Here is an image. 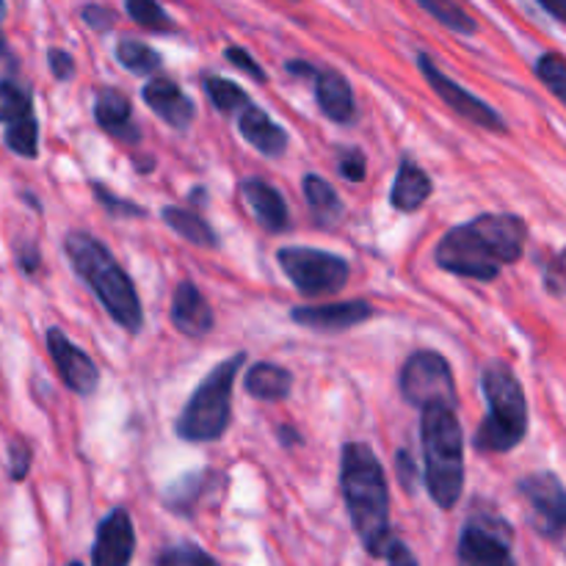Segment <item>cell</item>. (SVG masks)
<instances>
[{"instance_id": "5bb4252c", "label": "cell", "mask_w": 566, "mask_h": 566, "mask_svg": "<svg viewBox=\"0 0 566 566\" xmlns=\"http://www.w3.org/2000/svg\"><path fill=\"white\" fill-rule=\"evenodd\" d=\"M298 326H307L315 332H346L359 326L363 321L374 318V307L363 298L357 302H337V304H304L291 313Z\"/></svg>"}, {"instance_id": "4dcf8cb0", "label": "cell", "mask_w": 566, "mask_h": 566, "mask_svg": "<svg viewBox=\"0 0 566 566\" xmlns=\"http://www.w3.org/2000/svg\"><path fill=\"white\" fill-rule=\"evenodd\" d=\"M536 75L539 81L551 88V94H556L558 99L566 105V59L558 53H545L536 61Z\"/></svg>"}, {"instance_id": "484cf974", "label": "cell", "mask_w": 566, "mask_h": 566, "mask_svg": "<svg viewBox=\"0 0 566 566\" xmlns=\"http://www.w3.org/2000/svg\"><path fill=\"white\" fill-rule=\"evenodd\" d=\"M116 61L122 70L133 72V75H153L160 70V53L149 44L138 42V39H119L116 44Z\"/></svg>"}, {"instance_id": "f546056e", "label": "cell", "mask_w": 566, "mask_h": 566, "mask_svg": "<svg viewBox=\"0 0 566 566\" xmlns=\"http://www.w3.org/2000/svg\"><path fill=\"white\" fill-rule=\"evenodd\" d=\"M6 147L11 149L20 158H36L39 155V122L36 116H28V119L11 122L6 125V136H3Z\"/></svg>"}, {"instance_id": "83f0119b", "label": "cell", "mask_w": 566, "mask_h": 566, "mask_svg": "<svg viewBox=\"0 0 566 566\" xmlns=\"http://www.w3.org/2000/svg\"><path fill=\"white\" fill-rule=\"evenodd\" d=\"M28 116H33L31 92L14 81H0V122L11 125V122L28 119Z\"/></svg>"}, {"instance_id": "e575fe53", "label": "cell", "mask_w": 566, "mask_h": 566, "mask_svg": "<svg viewBox=\"0 0 566 566\" xmlns=\"http://www.w3.org/2000/svg\"><path fill=\"white\" fill-rule=\"evenodd\" d=\"M224 55H227V61H230V64H235L238 70L247 72V75L252 77V81H258V83L269 81V72H265L263 66H260L258 61L252 59V55H249V50H243V48H227Z\"/></svg>"}, {"instance_id": "7a4b0ae2", "label": "cell", "mask_w": 566, "mask_h": 566, "mask_svg": "<svg viewBox=\"0 0 566 566\" xmlns=\"http://www.w3.org/2000/svg\"><path fill=\"white\" fill-rule=\"evenodd\" d=\"M340 486L348 517L365 551L376 558H387L392 536L390 531V492L387 475L374 448L365 442H346L340 459Z\"/></svg>"}, {"instance_id": "ba28073f", "label": "cell", "mask_w": 566, "mask_h": 566, "mask_svg": "<svg viewBox=\"0 0 566 566\" xmlns=\"http://www.w3.org/2000/svg\"><path fill=\"white\" fill-rule=\"evenodd\" d=\"M398 387H401L403 401L418 409L429 407V403H448L453 409L459 407L451 365L437 352H415L403 363Z\"/></svg>"}, {"instance_id": "8d00e7d4", "label": "cell", "mask_w": 566, "mask_h": 566, "mask_svg": "<svg viewBox=\"0 0 566 566\" xmlns=\"http://www.w3.org/2000/svg\"><path fill=\"white\" fill-rule=\"evenodd\" d=\"M81 17H83V22H86L88 28H94V31H99V33L111 31V28H114V22H116L114 11H111L108 6H99V3L83 6Z\"/></svg>"}, {"instance_id": "74e56055", "label": "cell", "mask_w": 566, "mask_h": 566, "mask_svg": "<svg viewBox=\"0 0 566 566\" xmlns=\"http://www.w3.org/2000/svg\"><path fill=\"white\" fill-rule=\"evenodd\" d=\"M48 64H50V72H53L55 81L66 83L75 77V61H72V55L66 53V50L61 48H53L48 53Z\"/></svg>"}, {"instance_id": "d6986e66", "label": "cell", "mask_w": 566, "mask_h": 566, "mask_svg": "<svg viewBox=\"0 0 566 566\" xmlns=\"http://www.w3.org/2000/svg\"><path fill=\"white\" fill-rule=\"evenodd\" d=\"M94 119L103 127L108 136L119 138L122 144H138L142 133L133 125V108L130 99L119 92V88H103L94 99Z\"/></svg>"}, {"instance_id": "6da1fadb", "label": "cell", "mask_w": 566, "mask_h": 566, "mask_svg": "<svg viewBox=\"0 0 566 566\" xmlns=\"http://www.w3.org/2000/svg\"><path fill=\"white\" fill-rule=\"evenodd\" d=\"M528 224L514 213H481L457 224L434 249L437 269L453 276L492 282L525 252Z\"/></svg>"}, {"instance_id": "4fadbf2b", "label": "cell", "mask_w": 566, "mask_h": 566, "mask_svg": "<svg viewBox=\"0 0 566 566\" xmlns=\"http://www.w3.org/2000/svg\"><path fill=\"white\" fill-rule=\"evenodd\" d=\"M136 553V531L125 509H114L99 523L92 547V566H130Z\"/></svg>"}, {"instance_id": "7bdbcfd3", "label": "cell", "mask_w": 566, "mask_h": 566, "mask_svg": "<svg viewBox=\"0 0 566 566\" xmlns=\"http://www.w3.org/2000/svg\"><path fill=\"white\" fill-rule=\"evenodd\" d=\"M536 3H539L547 14L556 17L558 22H564L566 25V0H536Z\"/></svg>"}, {"instance_id": "ab89813d", "label": "cell", "mask_w": 566, "mask_h": 566, "mask_svg": "<svg viewBox=\"0 0 566 566\" xmlns=\"http://www.w3.org/2000/svg\"><path fill=\"white\" fill-rule=\"evenodd\" d=\"M547 287L553 293H566V249L547 265Z\"/></svg>"}, {"instance_id": "5b68a950", "label": "cell", "mask_w": 566, "mask_h": 566, "mask_svg": "<svg viewBox=\"0 0 566 566\" xmlns=\"http://www.w3.org/2000/svg\"><path fill=\"white\" fill-rule=\"evenodd\" d=\"M481 390L486 398V418L473 437L479 453H509L528 434V401L520 379L506 363L492 359L481 370Z\"/></svg>"}, {"instance_id": "f35d334b", "label": "cell", "mask_w": 566, "mask_h": 566, "mask_svg": "<svg viewBox=\"0 0 566 566\" xmlns=\"http://www.w3.org/2000/svg\"><path fill=\"white\" fill-rule=\"evenodd\" d=\"M396 468H398V481H401L403 490H407L409 495H412V492H415V481H418V464L412 462L409 451H398Z\"/></svg>"}, {"instance_id": "60d3db41", "label": "cell", "mask_w": 566, "mask_h": 566, "mask_svg": "<svg viewBox=\"0 0 566 566\" xmlns=\"http://www.w3.org/2000/svg\"><path fill=\"white\" fill-rule=\"evenodd\" d=\"M387 562H390V566H418V562H415V556L409 553V547L403 545V542H392L390 553H387Z\"/></svg>"}, {"instance_id": "f6af8a7d", "label": "cell", "mask_w": 566, "mask_h": 566, "mask_svg": "<svg viewBox=\"0 0 566 566\" xmlns=\"http://www.w3.org/2000/svg\"><path fill=\"white\" fill-rule=\"evenodd\" d=\"M3 11H6V3H3V0H0V17H3Z\"/></svg>"}, {"instance_id": "277c9868", "label": "cell", "mask_w": 566, "mask_h": 566, "mask_svg": "<svg viewBox=\"0 0 566 566\" xmlns=\"http://www.w3.org/2000/svg\"><path fill=\"white\" fill-rule=\"evenodd\" d=\"M420 442L426 459V490L440 509L451 512L464 490V434L457 409L429 403L420 409Z\"/></svg>"}, {"instance_id": "cb8c5ba5", "label": "cell", "mask_w": 566, "mask_h": 566, "mask_svg": "<svg viewBox=\"0 0 566 566\" xmlns=\"http://www.w3.org/2000/svg\"><path fill=\"white\" fill-rule=\"evenodd\" d=\"M160 219L169 230H175L177 235L186 238L188 243H197L202 249H216L219 247V238H216L213 227L202 219L199 213H191V210H182V208H164L160 210Z\"/></svg>"}, {"instance_id": "ee69618b", "label": "cell", "mask_w": 566, "mask_h": 566, "mask_svg": "<svg viewBox=\"0 0 566 566\" xmlns=\"http://www.w3.org/2000/svg\"><path fill=\"white\" fill-rule=\"evenodd\" d=\"M280 442L285 448H293V446H298V442H302V437H298L296 431L291 429V426H282V429H280Z\"/></svg>"}, {"instance_id": "f1b7e54d", "label": "cell", "mask_w": 566, "mask_h": 566, "mask_svg": "<svg viewBox=\"0 0 566 566\" xmlns=\"http://www.w3.org/2000/svg\"><path fill=\"white\" fill-rule=\"evenodd\" d=\"M205 92H208L210 103L216 105L219 111H224V114H232V111H243L247 108L252 99H249V94L243 92L238 83L227 81V77H205Z\"/></svg>"}, {"instance_id": "52a82bcc", "label": "cell", "mask_w": 566, "mask_h": 566, "mask_svg": "<svg viewBox=\"0 0 566 566\" xmlns=\"http://www.w3.org/2000/svg\"><path fill=\"white\" fill-rule=\"evenodd\" d=\"M276 263L282 274L293 282V287L310 298L343 291L352 274L346 258L313 247H282L276 252Z\"/></svg>"}, {"instance_id": "9a60e30c", "label": "cell", "mask_w": 566, "mask_h": 566, "mask_svg": "<svg viewBox=\"0 0 566 566\" xmlns=\"http://www.w3.org/2000/svg\"><path fill=\"white\" fill-rule=\"evenodd\" d=\"M142 99L149 105V111H155L175 130H188L193 116H197L193 99L169 77H153L149 83H144Z\"/></svg>"}, {"instance_id": "4316f807", "label": "cell", "mask_w": 566, "mask_h": 566, "mask_svg": "<svg viewBox=\"0 0 566 566\" xmlns=\"http://www.w3.org/2000/svg\"><path fill=\"white\" fill-rule=\"evenodd\" d=\"M125 11L136 25L147 28L153 33H171L175 31V20L169 11L158 3V0H125Z\"/></svg>"}, {"instance_id": "836d02e7", "label": "cell", "mask_w": 566, "mask_h": 566, "mask_svg": "<svg viewBox=\"0 0 566 566\" xmlns=\"http://www.w3.org/2000/svg\"><path fill=\"white\" fill-rule=\"evenodd\" d=\"M337 171H340L343 180L363 182L365 171H368V160H365V155L359 149H343L340 160H337Z\"/></svg>"}, {"instance_id": "bcb514c9", "label": "cell", "mask_w": 566, "mask_h": 566, "mask_svg": "<svg viewBox=\"0 0 566 566\" xmlns=\"http://www.w3.org/2000/svg\"><path fill=\"white\" fill-rule=\"evenodd\" d=\"M66 566H83V564H77V562H72V564H66Z\"/></svg>"}, {"instance_id": "603a6c76", "label": "cell", "mask_w": 566, "mask_h": 566, "mask_svg": "<svg viewBox=\"0 0 566 566\" xmlns=\"http://www.w3.org/2000/svg\"><path fill=\"white\" fill-rule=\"evenodd\" d=\"M304 199H307L310 210H313L315 221L321 227H335L343 219L346 208H343V199L337 197L335 188L329 186V180H324L321 175H307L302 180Z\"/></svg>"}, {"instance_id": "44dd1931", "label": "cell", "mask_w": 566, "mask_h": 566, "mask_svg": "<svg viewBox=\"0 0 566 566\" xmlns=\"http://www.w3.org/2000/svg\"><path fill=\"white\" fill-rule=\"evenodd\" d=\"M431 191H434V182L431 177L420 169L415 160L401 158L396 171V182L390 188V205L401 213H415V210L423 208L429 202Z\"/></svg>"}, {"instance_id": "7c38bea8", "label": "cell", "mask_w": 566, "mask_h": 566, "mask_svg": "<svg viewBox=\"0 0 566 566\" xmlns=\"http://www.w3.org/2000/svg\"><path fill=\"white\" fill-rule=\"evenodd\" d=\"M48 352L61 381L77 396H92L99 387V370L83 348H77L59 326L48 329Z\"/></svg>"}, {"instance_id": "e0dca14e", "label": "cell", "mask_w": 566, "mask_h": 566, "mask_svg": "<svg viewBox=\"0 0 566 566\" xmlns=\"http://www.w3.org/2000/svg\"><path fill=\"white\" fill-rule=\"evenodd\" d=\"M313 81L321 114L335 125H352L357 119V97L352 83L337 70H315Z\"/></svg>"}, {"instance_id": "ac0fdd59", "label": "cell", "mask_w": 566, "mask_h": 566, "mask_svg": "<svg viewBox=\"0 0 566 566\" xmlns=\"http://www.w3.org/2000/svg\"><path fill=\"white\" fill-rule=\"evenodd\" d=\"M241 197L247 199L254 219H258V224L265 232L287 230V224H291V219H287V205L271 182L258 180V177H247V180H241Z\"/></svg>"}, {"instance_id": "2e32d148", "label": "cell", "mask_w": 566, "mask_h": 566, "mask_svg": "<svg viewBox=\"0 0 566 566\" xmlns=\"http://www.w3.org/2000/svg\"><path fill=\"white\" fill-rule=\"evenodd\" d=\"M171 324L186 337H205L213 332V310L193 282H180L171 296Z\"/></svg>"}, {"instance_id": "30bf717a", "label": "cell", "mask_w": 566, "mask_h": 566, "mask_svg": "<svg viewBox=\"0 0 566 566\" xmlns=\"http://www.w3.org/2000/svg\"><path fill=\"white\" fill-rule=\"evenodd\" d=\"M520 495L531 512V525L547 539L566 534V486L556 473H534L520 481Z\"/></svg>"}, {"instance_id": "d4e9b609", "label": "cell", "mask_w": 566, "mask_h": 566, "mask_svg": "<svg viewBox=\"0 0 566 566\" xmlns=\"http://www.w3.org/2000/svg\"><path fill=\"white\" fill-rule=\"evenodd\" d=\"M423 11H429L440 25H446L448 31L462 33V36H473L479 33V22L473 20L468 9H464L459 0H415Z\"/></svg>"}, {"instance_id": "d590c367", "label": "cell", "mask_w": 566, "mask_h": 566, "mask_svg": "<svg viewBox=\"0 0 566 566\" xmlns=\"http://www.w3.org/2000/svg\"><path fill=\"white\" fill-rule=\"evenodd\" d=\"M31 470V448L22 440L9 442V475L14 481H22Z\"/></svg>"}, {"instance_id": "8992f818", "label": "cell", "mask_w": 566, "mask_h": 566, "mask_svg": "<svg viewBox=\"0 0 566 566\" xmlns=\"http://www.w3.org/2000/svg\"><path fill=\"white\" fill-rule=\"evenodd\" d=\"M247 354H232L216 365L197 385L175 423V434L186 442H216L230 429L232 387L241 374Z\"/></svg>"}, {"instance_id": "9c48e42d", "label": "cell", "mask_w": 566, "mask_h": 566, "mask_svg": "<svg viewBox=\"0 0 566 566\" xmlns=\"http://www.w3.org/2000/svg\"><path fill=\"white\" fill-rule=\"evenodd\" d=\"M418 66L420 72H423L426 81H429V86L434 88L437 97H440L453 114H459L462 119H468L470 125L481 127V130H492V133L506 130V119H503L490 103H484V99L475 97L473 92H468L462 83L451 81V77H448L446 72L431 61V55L418 53Z\"/></svg>"}, {"instance_id": "8fae6325", "label": "cell", "mask_w": 566, "mask_h": 566, "mask_svg": "<svg viewBox=\"0 0 566 566\" xmlns=\"http://www.w3.org/2000/svg\"><path fill=\"white\" fill-rule=\"evenodd\" d=\"M459 566H514L506 523L495 517L470 520L459 536Z\"/></svg>"}, {"instance_id": "d6a6232c", "label": "cell", "mask_w": 566, "mask_h": 566, "mask_svg": "<svg viewBox=\"0 0 566 566\" xmlns=\"http://www.w3.org/2000/svg\"><path fill=\"white\" fill-rule=\"evenodd\" d=\"M158 566H219V562L197 545H177L160 553Z\"/></svg>"}, {"instance_id": "7402d4cb", "label": "cell", "mask_w": 566, "mask_h": 566, "mask_svg": "<svg viewBox=\"0 0 566 566\" xmlns=\"http://www.w3.org/2000/svg\"><path fill=\"white\" fill-rule=\"evenodd\" d=\"M243 390L258 401H285L293 390V374L276 363H258L243 376Z\"/></svg>"}, {"instance_id": "ffe728a7", "label": "cell", "mask_w": 566, "mask_h": 566, "mask_svg": "<svg viewBox=\"0 0 566 566\" xmlns=\"http://www.w3.org/2000/svg\"><path fill=\"white\" fill-rule=\"evenodd\" d=\"M238 130H241L243 142L252 144L258 153L269 155V158H276L287 147V133L263 108L252 103L243 111H238Z\"/></svg>"}, {"instance_id": "b9f144b4", "label": "cell", "mask_w": 566, "mask_h": 566, "mask_svg": "<svg viewBox=\"0 0 566 566\" xmlns=\"http://www.w3.org/2000/svg\"><path fill=\"white\" fill-rule=\"evenodd\" d=\"M17 258H20V269L25 271V274H36V269H39V252H36V247H28V249H20V252H17Z\"/></svg>"}, {"instance_id": "1f68e13d", "label": "cell", "mask_w": 566, "mask_h": 566, "mask_svg": "<svg viewBox=\"0 0 566 566\" xmlns=\"http://www.w3.org/2000/svg\"><path fill=\"white\" fill-rule=\"evenodd\" d=\"M92 188H94V197H97V202L103 205V208L108 210V216H114V219H144V216H147V210H144L142 205L130 202V199L116 197L114 191H108V188L99 186V182H92Z\"/></svg>"}, {"instance_id": "3957f363", "label": "cell", "mask_w": 566, "mask_h": 566, "mask_svg": "<svg viewBox=\"0 0 566 566\" xmlns=\"http://www.w3.org/2000/svg\"><path fill=\"white\" fill-rule=\"evenodd\" d=\"M64 252L70 258L75 274L92 287L94 296L99 298L105 313L116 321L125 332L136 335L144 324L142 298H138L136 285L125 274L114 254L103 247L88 232H70L64 241Z\"/></svg>"}]
</instances>
